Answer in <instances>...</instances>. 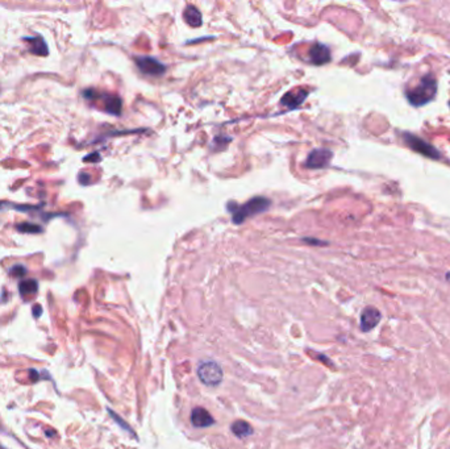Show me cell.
Instances as JSON below:
<instances>
[{
    "mask_svg": "<svg viewBox=\"0 0 450 449\" xmlns=\"http://www.w3.org/2000/svg\"><path fill=\"white\" fill-rule=\"evenodd\" d=\"M270 199L265 198V196H255L252 198L249 202H246L242 206H236L234 210H232V220L234 224H241L245 222V219L253 218L255 215H259L270 207Z\"/></svg>",
    "mask_w": 450,
    "mask_h": 449,
    "instance_id": "1",
    "label": "cell"
},
{
    "mask_svg": "<svg viewBox=\"0 0 450 449\" xmlns=\"http://www.w3.org/2000/svg\"><path fill=\"white\" fill-rule=\"evenodd\" d=\"M437 91V82L432 75L422 78L418 86L407 91V98L414 106H422L432 100Z\"/></svg>",
    "mask_w": 450,
    "mask_h": 449,
    "instance_id": "2",
    "label": "cell"
},
{
    "mask_svg": "<svg viewBox=\"0 0 450 449\" xmlns=\"http://www.w3.org/2000/svg\"><path fill=\"white\" fill-rule=\"evenodd\" d=\"M197 377L207 386H217L223 381V370L219 364L205 361L197 367Z\"/></svg>",
    "mask_w": 450,
    "mask_h": 449,
    "instance_id": "3",
    "label": "cell"
},
{
    "mask_svg": "<svg viewBox=\"0 0 450 449\" xmlns=\"http://www.w3.org/2000/svg\"><path fill=\"white\" fill-rule=\"evenodd\" d=\"M136 65L143 74L153 75V77H160L164 75L166 71V66L160 61H157L156 58L146 57V56H141V57L136 58Z\"/></svg>",
    "mask_w": 450,
    "mask_h": 449,
    "instance_id": "4",
    "label": "cell"
},
{
    "mask_svg": "<svg viewBox=\"0 0 450 449\" xmlns=\"http://www.w3.org/2000/svg\"><path fill=\"white\" fill-rule=\"evenodd\" d=\"M333 153L329 149H313L309 154H308L306 166L309 169H323L325 166L329 165Z\"/></svg>",
    "mask_w": 450,
    "mask_h": 449,
    "instance_id": "5",
    "label": "cell"
},
{
    "mask_svg": "<svg viewBox=\"0 0 450 449\" xmlns=\"http://www.w3.org/2000/svg\"><path fill=\"white\" fill-rule=\"evenodd\" d=\"M404 140L405 142L411 146V148L416 150V152L422 153L424 156H428L430 158H438L440 157V153L433 148V146H430L429 144H426L425 141L420 140L416 136H412V135H404Z\"/></svg>",
    "mask_w": 450,
    "mask_h": 449,
    "instance_id": "6",
    "label": "cell"
},
{
    "mask_svg": "<svg viewBox=\"0 0 450 449\" xmlns=\"http://www.w3.org/2000/svg\"><path fill=\"white\" fill-rule=\"evenodd\" d=\"M381 322V312L374 307H366L361 313V330L368 332L378 326Z\"/></svg>",
    "mask_w": 450,
    "mask_h": 449,
    "instance_id": "7",
    "label": "cell"
},
{
    "mask_svg": "<svg viewBox=\"0 0 450 449\" xmlns=\"http://www.w3.org/2000/svg\"><path fill=\"white\" fill-rule=\"evenodd\" d=\"M308 57L313 65H324L331 61V52L324 44H313L309 48Z\"/></svg>",
    "mask_w": 450,
    "mask_h": 449,
    "instance_id": "8",
    "label": "cell"
},
{
    "mask_svg": "<svg viewBox=\"0 0 450 449\" xmlns=\"http://www.w3.org/2000/svg\"><path fill=\"white\" fill-rule=\"evenodd\" d=\"M213 423H215L213 418L205 408L195 407L191 411V424L194 427H197V428H207L209 425H212Z\"/></svg>",
    "mask_w": 450,
    "mask_h": 449,
    "instance_id": "9",
    "label": "cell"
},
{
    "mask_svg": "<svg viewBox=\"0 0 450 449\" xmlns=\"http://www.w3.org/2000/svg\"><path fill=\"white\" fill-rule=\"evenodd\" d=\"M307 95L308 91L306 90H296L292 91V92H287L282 99H281V103H282L284 107L290 108V110H292V108H298L300 104L303 103L304 100L307 99Z\"/></svg>",
    "mask_w": 450,
    "mask_h": 449,
    "instance_id": "10",
    "label": "cell"
},
{
    "mask_svg": "<svg viewBox=\"0 0 450 449\" xmlns=\"http://www.w3.org/2000/svg\"><path fill=\"white\" fill-rule=\"evenodd\" d=\"M103 103H104V110L108 113L119 116L121 113V108H123V102L119 96L116 95H103L102 96Z\"/></svg>",
    "mask_w": 450,
    "mask_h": 449,
    "instance_id": "11",
    "label": "cell"
},
{
    "mask_svg": "<svg viewBox=\"0 0 450 449\" xmlns=\"http://www.w3.org/2000/svg\"><path fill=\"white\" fill-rule=\"evenodd\" d=\"M24 40L29 41V50L36 56H48L49 48L46 45L45 40L42 37H25Z\"/></svg>",
    "mask_w": 450,
    "mask_h": 449,
    "instance_id": "12",
    "label": "cell"
},
{
    "mask_svg": "<svg viewBox=\"0 0 450 449\" xmlns=\"http://www.w3.org/2000/svg\"><path fill=\"white\" fill-rule=\"evenodd\" d=\"M183 17L187 24L191 25V27H195V28L200 27L201 23H203V21H201L200 11H199L197 7H194V5H187V7H186V9H184L183 12Z\"/></svg>",
    "mask_w": 450,
    "mask_h": 449,
    "instance_id": "13",
    "label": "cell"
},
{
    "mask_svg": "<svg viewBox=\"0 0 450 449\" xmlns=\"http://www.w3.org/2000/svg\"><path fill=\"white\" fill-rule=\"evenodd\" d=\"M230 429H232V432H233L238 439H244V437L250 436V435L253 433L252 425L244 421H234L233 424H232V427H230Z\"/></svg>",
    "mask_w": 450,
    "mask_h": 449,
    "instance_id": "14",
    "label": "cell"
},
{
    "mask_svg": "<svg viewBox=\"0 0 450 449\" xmlns=\"http://www.w3.org/2000/svg\"><path fill=\"white\" fill-rule=\"evenodd\" d=\"M38 290V283L34 280H27L21 281L19 284V291L23 297H28V295H33L37 293Z\"/></svg>",
    "mask_w": 450,
    "mask_h": 449,
    "instance_id": "15",
    "label": "cell"
},
{
    "mask_svg": "<svg viewBox=\"0 0 450 449\" xmlns=\"http://www.w3.org/2000/svg\"><path fill=\"white\" fill-rule=\"evenodd\" d=\"M17 229L23 233H40L41 232V227L36 225V224H29V223H23L20 224Z\"/></svg>",
    "mask_w": 450,
    "mask_h": 449,
    "instance_id": "16",
    "label": "cell"
},
{
    "mask_svg": "<svg viewBox=\"0 0 450 449\" xmlns=\"http://www.w3.org/2000/svg\"><path fill=\"white\" fill-rule=\"evenodd\" d=\"M11 273H12V276L21 277V276H24L25 273H27V269H25L23 265H15V266L11 269Z\"/></svg>",
    "mask_w": 450,
    "mask_h": 449,
    "instance_id": "17",
    "label": "cell"
},
{
    "mask_svg": "<svg viewBox=\"0 0 450 449\" xmlns=\"http://www.w3.org/2000/svg\"><path fill=\"white\" fill-rule=\"evenodd\" d=\"M34 316L36 317H38V315H40V311H42V309L41 307H40V306H34Z\"/></svg>",
    "mask_w": 450,
    "mask_h": 449,
    "instance_id": "18",
    "label": "cell"
}]
</instances>
